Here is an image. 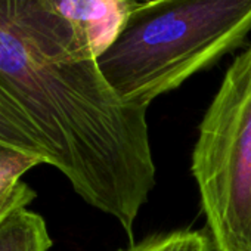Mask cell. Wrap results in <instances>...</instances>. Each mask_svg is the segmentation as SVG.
I'll use <instances>...</instances> for the list:
<instances>
[{"mask_svg":"<svg viewBox=\"0 0 251 251\" xmlns=\"http://www.w3.org/2000/svg\"><path fill=\"white\" fill-rule=\"evenodd\" d=\"M142 2H151V0H142Z\"/></svg>","mask_w":251,"mask_h":251,"instance_id":"10","label":"cell"},{"mask_svg":"<svg viewBox=\"0 0 251 251\" xmlns=\"http://www.w3.org/2000/svg\"><path fill=\"white\" fill-rule=\"evenodd\" d=\"M250 34L251 0L139 2L98 65L124 102L150 106Z\"/></svg>","mask_w":251,"mask_h":251,"instance_id":"2","label":"cell"},{"mask_svg":"<svg viewBox=\"0 0 251 251\" xmlns=\"http://www.w3.org/2000/svg\"><path fill=\"white\" fill-rule=\"evenodd\" d=\"M0 142L14 145L42 158L45 164H49L46 151L40 144L33 124L2 86H0Z\"/></svg>","mask_w":251,"mask_h":251,"instance_id":"6","label":"cell"},{"mask_svg":"<svg viewBox=\"0 0 251 251\" xmlns=\"http://www.w3.org/2000/svg\"><path fill=\"white\" fill-rule=\"evenodd\" d=\"M138 0H36L31 17L75 61L99 59L117 40Z\"/></svg>","mask_w":251,"mask_h":251,"instance_id":"4","label":"cell"},{"mask_svg":"<svg viewBox=\"0 0 251 251\" xmlns=\"http://www.w3.org/2000/svg\"><path fill=\"white\" fill-rule=\"evenodd\" d=\"M52 239L45 219L27 207L0 222V251H48Z\"/></svg>","mask_w":251,"mask_h":251,"instance_id":"5","label":"cell"},{"mask_svg":"<svg viewBox=\"0 0 251 251\" xmlns=\"http://www.w3.org/2000/svg\"><path fill=\"white\" fill-rule=\"evenodd\" d=\"M191 172L214 251H251V45L200 123Z\"/></svg>","mask_w":251,"mask_h":251,"instance_id":"3","label":"cell"},{"mask_svg":"<svg viewBox=\"0 0 251 251\" xmlns=\"http://www.w3.org/2000/svg\"><path fill=\"white\" fill-rule=\"evenodd\" d=\"M40 164H45L42 158L14 145L0 142V194L12 188L28 170Z\"/></svg>","mask_w":251,"mask_h":251,"instance_id":"8","label":"cell"},{"mask_svg":"<svg viewBox=\"0 0 251 251\" xmlns=\"http://www.w3.org/2000/svg\"><path fill=\"white\" fill-rule=\"evenodd\" d=\"M36 198V192L23 180L15 183L12 188L0 194V222H2L9 213L28 207V204Z\"/></svg>","mask_w":251,"mask_h":251,"instance_id":"9","label":"cell"},{"mask_svg":"<svg viewBox=\"0 0 251 251\" xmlns=\"http://www.w3.org/2000/svg\"><path fill=\"white\" fill-rule=\"evenodd\" d=\"M127 251H214L207 230H175L150 236Z\"/></svg>","mask_w":251,"mask_h":251,"instance_id":"7","label":"cell"},{"mask_svg":"<svg viewBox=\"0 0 251 251\" xmlns=\"http://www.w3.org/2000/svg\"><path fill=\"white\" fill-rule=\"evenodd\" d=\"M34 0H0V86L24 111L49 166L133 241L155 186L148 106L124 102L98 61H74L34 24Z\"/></svg>","mask_w":251,"mask_h":251,"instance_id":"1","label":"cell"}]
</instances>
